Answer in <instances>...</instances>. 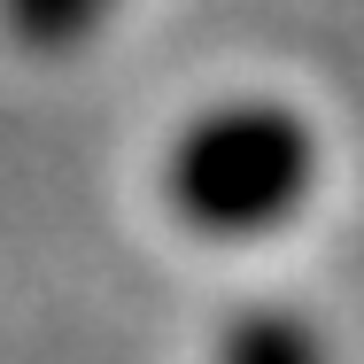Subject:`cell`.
I'll return each instance as SVG.
<instances>
[{
  "label": "cell",
  "instance_id": "cell-2",
  "mask_svg": "<svg viewBox=\"0 0 364 364\" xmlns=\"http://www.w3.org/2000/svg\"><path fill=\"white\" fill-rule=\"evenodd\" d=\"M109 16H117V0H0L8 39L31 55H77Z\"/></svg>",
  "mask_w": 364,
  "mask_h": 364
},
{
  "label": "cell",
  "instance_id": "cell-3",
  "mask_svg": "<svg viewBox=\"0 0 364 364\" xmlns=\"http://www.w3.org/2000/svg\"><path fill=\"white\" fill-rule=\"evenodd\" d=\"M218 364H326V341L294 310H240L225 326Z\"/></svg>",
  "mask_w": 364,
  "mask_h": 364
},
{
  "label": "cell",
  "instance_id": "cell-1",
  "mask_svg": "<svg viewBox=\"0 0 364 364\" xmlns=\"http://www.w3.org/2000/svg\"><path fill=\"white\" fill-rule=\"evenodd\" d=\"M318 186V132L279 101H225L163 155V202L202 240H272Z\"/></svg>",
  "mask_w": 364,
  "mask_h": 364
}]
</instances>
